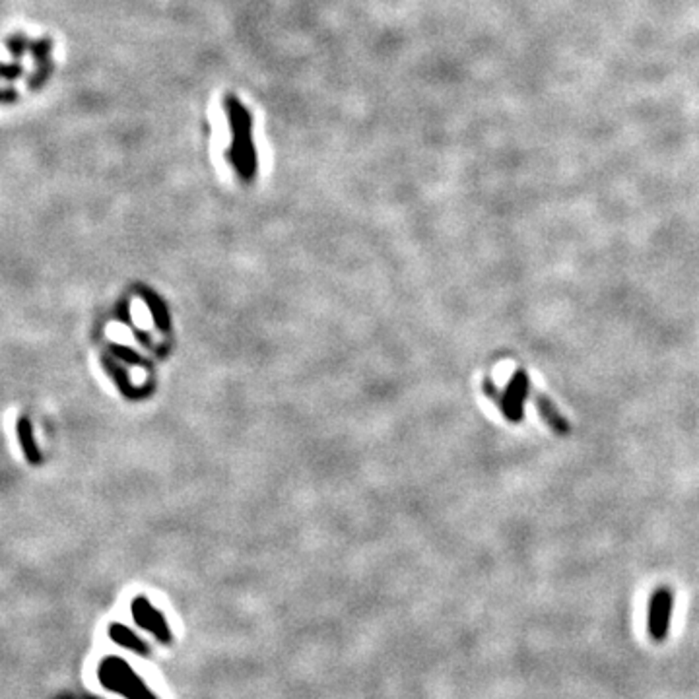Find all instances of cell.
<instances>
[{
  "instance_id": "1",
  "label": "cell",
  "mask_w": 699,
  "mask_h": 699,
  "mask_svg": "<svg viewBox=\"0 0 699 699\" xmlns=\"http://www.w3.org/2000/svg\"><path fill=\"white\" fill-rule=\"evenodd\" d=\"M99 682L107 690L125 695L126 699H157L140 676L134 672L128 662L118 657H109L99 664Z\"/></svg>"
},
{
  "instance_id": "2",
  "label": "cell",
  "mask_w": 699,
  "mask_h": 699,
  "mask_svg": "<svg viewBox=\"0 0 699 699\" xmlns=\"http://www.w3.org/2000/svg\"><path fill=\"white\" fill-rule=\"evenodd\" d=\"M229 121L233 128V164L245 179H251L255 173V152L251 146V117L236 99L228 102Z\"/></svg>"
},
{
  "instance_id": "3",
  "label": "cell",
  "mask_w": 699,
  "mask_h": 699,
  "mask_svg": "<svg viewBox=\"0 0 699 699\" xmlns=\"http://www.w3.org/2000/svg\"><path fill=\"white\" fill-rule=\"evenodd\" d=\"M133 618L142 629H146L156 637L157 641H162V643H171L173 641L171 629L167 626L162 612H157L144 597L136 598L133 602Z\"/></svg>"
},
{
  "instance_id": "4",
  "label": "cell",
  "mask_w": 699,
  "mask_h": 699,
  "mask_svg": "<svg viewBox=\"0 0 699 699\" xmlns=\"http://www.w3.org/2000/svg\"><path fill=\"white\" fill-rule=\"evenodd\" d=\"M528 394H530V383H528L527 377H525L523 373H518L517 377L511 381L509 391H507L505 396H499V394H494V396L495 401H497V399L503 401V408H505V412H507L511 418L517 420V418H521V402H523V399L528 396Z\"/></svg>"
},
{
  "instance_id": "5",
  "label": "cell",
  "mask_w": 699,
  "mask_h": 699,
  "mask_svg": "<svg viewBox=\"0 0 699 699\" xmlns=\"http://www.w3.org/2000/svg\"><path fill=\"white\" fill-rule=\"evenodd\" d=\"M109 637L111 641H115L121 647H125L128 651L138 652V655H148V645L142 641L140 637L134 633L133 629H128L123 624H111L109 626Z\"/></svg>"
},
{
  "instance_id": "6",
  "label": "cell",
  "mask_w": 699,
  "mask_h": 699,
  "mask_svg": "<svg viewBox=\"0 0 699 699\" xmlns=\"http://www.w3.org/2000/svg\"><path fill=\"white\" fill-rule=\"evenodd\" d=\"M535 396V402H536V408H538V412H540V416L548 422V425H550L552 430H556V432H567L569 427H567V424H566V420L564 418L559 416L558 412L554 410V406L550 404V401L548 399H544V396H540V394H533Z\"/></svg>"
}]
</instances>
